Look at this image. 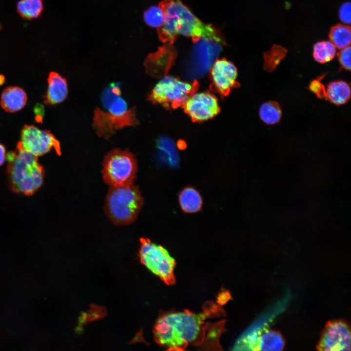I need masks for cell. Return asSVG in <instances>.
<instances>
[{"instance_id": "obj_28", "label": "cell", "mask_w": 351, "mask_h": 351, "mask_svg": "<svg viewBox=\"0 0 351 351\" xmlns=\"http://www.w3.org/2000/svg\"><path fill=\"white\" fill-rule=\"evenodd\" d=\"M6 159V149L3 145L0 143V166L2 165Z\"/></svg>"}, {"instance_id": "obj_12", "label": "cell", "mask_w": 351, "mask_h": 351, "mask_svg": "<svg viewBox=\"0 0 351 351\" xmlns=\"http://www.w3.org/2000/svg\"><path fill=\"white\" fill-rule=\"evenodd\" d=\"M183 104L186 112L195 121L208 120L219 111L217 98L207 92L191 94Z\"/></svg>"}, {"instance_id": "obj_4", "label": "cell", "mask_w": 351, "mask_h": 351, "mask_svg": "<svg viewBox=\"0 0 351 351\" xmlns=\"http://www.w3.org/2000/svg\"><path fill=\"white\" fill-rule=\"evenodd\" d=\"M6 159L8 178L13 191L31 195L41 186L44 170L38 162L37 156L24 150L18 143L14 151L6 154Z\"/></svg>"}, {"instance_id": "obj_20", "label": "cell", "mask_w": 351, "mask_h": 351, "mask_svg": "<svg viewBox=\"0 0 351 351\" xmlns=\"http://www.w3.org/2000/svg\"><path fill=\"white\" fill-rule=\"evenodd\" d=\"M261 120L268 125L278 123L282 117V111L278 103L275 101H267L261 104L259 110Z\"/></svg>"}, {"instance_id": "obj_19", "label": "cell", "mask_w": 351, "mask_h": 351, "mask_svg": "<svg viewBox=\"0 0 351 351\" xmlns=\"http://www.w3.org/2000/svg\"><path fill=\"white\" fill-rule=\"evenodd\" d=\"M329 37L336 48L342 49L350 45L351 40L350 26L342 24H336L331 28Z\"/></svg>"}, {"instance_id": "obj_27", "label": "cell", "mask_w": 351, "mask_h": 351, "mask_svg": "<svg viewBox=\"0 0 351 351\" xmlns=\"http://www.w3.org/2000/svg\"><path fill=\"white\" fill-rule=\"evenodd\" d=\"M230 297L231 295L229 292H222L217 297V302L220 305H223L229 300Z\"/></svg>"}, {"instance_id": "obj_3", "label": "cell", "mask_w": 351, "mask_h": 351, "mask_svg": "<svg viewBox=\"0 0 351 351\" xmlns=\"http://www.w3.org/2000/svg\"><path fill=\"white\" fill-rule=\"evenodd\" d=\"M139 124L136 109L128 106L119 83L107 86L101 94L100 106L94 110L92 127L98 136L107 139L120 129Z\"/></svg>"}, {"instance_id": "obj_26", "label": "cell", "mask_w": 351, "mask_h": 351, "mask_svg": "<svg viewBox=\"0 0 351 351\" xmlns=\"http://www.w3.org/2000/svg\"><path fill=\"white\" fill-rule=\"evenodd\" d=\"M339 18L346 24L351 23V3L347 2L340 7L339 12Z\"/></svg>"}, {"instance_id": "obj_13", "label": "cell", "mask_w": 351, "mask_h": 351, "mask_svg": "<svg viewBox=\"0 0 351 351\" xmlns=\"http://www.w3.org/2000/svg\"><path fill=\"white\" fill-rule=\"evenodd\" d=\"M211 75L215 89L220 94L226 95L234 85L237 71L231 62L221 59L216 60L213 64Z\"/></svg>"}, {"instance_id": "obj_17", "label": "cell", "mask_w": 351, "mask_h": 351, "mask_svg": "<svg viewBox=\"0 0 351 351\" xmlns=\"http://www.w3.org/2000/svg\"><path fill=\"white\" fill-rule=\"evenodd\" d=\"M181 209L186 213L199 211L202 206V199L197 190L191 187L184 188L179 195Z\"/></svg>"}, {"instance_id": "obj_18", "label": "cell", "mask_w": 351, "mask_h": 351, "mask_svg": "<svg viewBox=\"0 0 351 351\" xmlns=\"http://www.w3.org/2000/svg\"><path fill=\"white\" fill-rule=\"evenodd\" d=\"M44 7L42 0H20L16 9L24 19L32 20L38 18L42 14Z\"/></svg>"}, {"instance_id": "obj_9", "label": "cell", "mask_w": 351, "mask_h": 351, "mask_svg": "<svg viewBox=\"0 0 351 351\" xmlns=\"http://www.w3.org/2000/svg\"><path fill=\"white\" fill-rule=\"evenodd\" d=\"M18 144L25 151L36 156H42L54 149L61 155L59 141L50 131L40 130L33 125H25Z\"/></svg>"}, {"instance_id": "obj_1", "label": "cell", "mask_w": 351, "mask_h": 351, "mask_svg": "<svg viewBox=\"0 0 351 351\" xmlns=\"http://www.w3.org/2000/svg\"><path fill=\"white\" fill-rule=\"evenodd\" d=\"M205 308L198 313L185 310L160 315L153 329L156 342L168 350H183L189 344L203 343L208 326L205 320L222 312L213 303Z\"/></svg>"}, {"instance_id": "obj_8", "label": "cell", "mask_w": 351, "mask_h": 351, "mask_svg": "<svg viewBox=\"0 0 351 351\" xmlns=\"http://www.w3.org/2000/svg\"><path fill=\"white\" fill-rule=\"evenodd\" d=\"M194 85L173 77L160 79L152 89L149 99L155 103L178 106L183 104L194 90Z\"/></svg>"}, {"instance_id": "obj_2", "label": "cell", "mask_w": 351, "mask_h": 351, "mask_svg": "<svg viewBox=\"0 0 351 351\" xmlns=\"http://www.w3.org/2000/svg\"><path fill=\"white\" fill-rule=\"evenodd\" d=\"M164 15L162 26L158 29L160 40L172 44L178 34L191 37L194 42L201 38L226 44L220 31L198 19L179 0H163L159 4Z\"/></svg>"}, {"instance_id": "obj_22", "label": "cell", "mask_w": 351, "mask_h": 351, "mask_svg": "<svg viewBox=\"0 0 351 351\" xmlns=\"http://www.w3.org/2000/svg\"><path fill=\"white\" fill-rule=\"evenodd\" d=\"M287 52V50L283 47L273 45L269 51L264 53L265 69L269 72L273 71L281 60L284 58Z\"/></svg>"}, {"instance_id": "obj_16", "label": "cell", "mask_w": 351, "mask_h": 351, "mask_svg": "<svg viewBox=\"0 0 351 351\" xmlns=\"http://www.w3.org/2000/svg\"><path fill=\"white\" fill-rule=\"evenodd\" d=\"M350 97V85L343 80L332 81L328 84L326 89V98L336 105L346 103Z\"/></svg>"}, {"instance_id": "obj_11", "label": "cell", "mask_w": 351, "mask_h": 351, "mask_svg": "<svg viewBox=\"0 0 351 351\" xmlns=\"http://www.w3.org/2000/svg\"><path fill=\"white\" fill-rule=\"evenodd\" d=\"M285 344V340L279 332L264 328L242 335L235 343L234 350L281 351Z\"/></svg>"}, {"instance_id": "obj_21", "label": "cell", "mask_w": 351, "mask_h": 351, "mask_svg": "<svg viewBox=\"0 0 351 351\" xmlns=\"http://www.w3.org/2000/svg\"><path fill=\"white\" fill-rule=\"evenodd\" d=\"M336 55V47L331 41H321L313 46L312 55L314 59L320 63L331 61Z\"/></svg>"}, {"instance_id": "obj_10", "label": "cell", "mask_w": 351, "mask_h": 351, "mask_svg": "<svg viewBox=\"0 0 351 351\" xmlns=\"http://www.w3.org/2000/svg\"><path fill=\"white\" fill-rule=\"evenodd\" d=\"M316 349L320 351L351 350V331L343 320L328 321L321 332Z\"/></svg>"}, {"instance_id": "obj_14", "label": "cell", "mask_w": 351, "mask_h": 351, "mask_svg": "<svg viewBox=\"0 0 351 351\" xmlns=\"http://www.w3.org/2000/svg\"><path fill=\"white\" fill-rule=\"evenodd\" d=\"M48 87L44 102L55 105L63 102L67 97L68 88L65 78L56 72H51L47 78Z\"/></svg>"}, {"instance_id": "obj_6", "label": "cell", "mask_w": 351, "mask_h": 351, "mask_svg": "<svg viewBox=\"0 0 351 351\" xmlns=\"http://www.w3.org/2000/svg\"><path fill=\"white\" fill-rule=\"evenodd\" d=\"M137 170L136 159L128 150L115 149L104 157L103 178L110 187L133 184Z\"/></svg>"}, {"instance_id": "obj_24", "label": "cell", "mask_w": 351, "mask_h": 351, "mask_svg": "<svg viewBox=\"0 0 351 351\" xmlns=\"http://www.w3.org/2000/svg\"><path fill=\"white\" fill-rule=\"evenodd\" d=\"M338 58L341 66L346 70H351V46L342 49L338 53Z\"/></svg>"}, {"instance_id": "obj_5", "label": "cell", "mask_w": 351, "mask_h": 351, "mask_svg": "<svg viewBox=\"0 0 351 351\" xmlns=\"http://www.w3.org/2000/svg\"><path fill=\"white\" fill-rule=\"evenodd\" d=\"M143 204L139 188L133 184L112 186L105 199V212L116 225H126L137 218Z\"/></svg>"}, {"instance_id": "obj_15", "label": "cell", "mask_w": 351, "mask_h": 351, "mask_svg": "<svg viewBox=\"0 0 351 351\" xmlns=\"http://www.w3.org/2000/svg\"><path fill=\"white\" fill-rule=\"evenodd\" d=\"M27 97L23 89L18 86H9L2 91L0 104L2 108L9 113L22 109L26 105Z\"/></svg>"}, {"instance_id": "obj_7", "label": "cell", "mask_w": 351, "mask_h": 351, "mask_svg": "<svg viewBox=\"0 0 351 351\" xmlns=\"http://www.w3.org/2000/svg\"><path fill=\"white\" fill-rule=\"evenodd\" d=\"M139 256L141 262L153 273L167 285L175 282V259L163 246L148 238L140 239Z\"/></svg>"}, {"instance_id": "obj_29", "label": "cell", "mask_w": 351, "mask_h": 351, "mask_svg": "<svg viewBox=\"0 0 351 351\" xmlns=\"http://www.w3.org/2000/svg\"><path fill=\"white\" fill-rule=\"evenodd\" d=\"M5 81V78L3 75L0 74V86L2 85Z\"/></svg>"}, {"instance_id": "obj_23", "label": "cell", "mask_w": 351, "mask_h": 351, "mask_svg": "<svg viewBox=\"0 0 351 351\" xmlns=\"http://www.w3.org/2000/svg\"><path fill=\"white\" fill-rule=\"evenodd\" d=\"M144 19L149 26L158 29L164 22V12L159 5L151 6L144 12Z\"/></svg>"}, {"instance_id": "obj_30", "label": "cell", "mask_w": 351, "mask_h": 351, "mask_svg": "<svg viewBox=\"0 0 351 351\" xmlns=\"http://www.w3.org/2000/svg\"><path fill=\"white\" fill-rule=\"evenodd\" d=\"M1 28H2V26L1 25V24H0V30Z\"/></svg>"}, {"instance_id": "obj_25", "label": "cell", "mask_w": 351, "mask_h": 351, "mask_svg": "<svg viewBox=\"0 0 351 351\" xmlns=\"http://www.w3.org/2000/svg\"><path fill=\"white\" fill-rule=\"evenodd\" d=\"M321 78L313 80L309 85L310 90L319 98H326V88L321 82Z\"/></svg>"}]
</instances>
